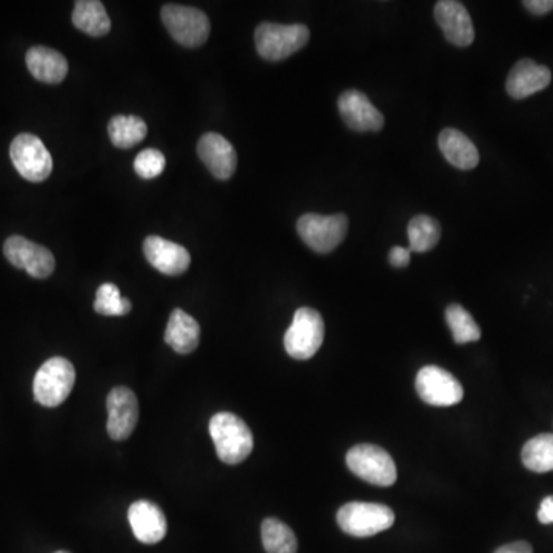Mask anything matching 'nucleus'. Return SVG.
Masks as SVG:
<instances>
[{
    "label": "nucleus",
    "instance_id": "4",
    "mask_svg": "<svg viewBox=\"0 0 553 553\" xmlns=\"http://www.w3.org/2000/svg\"><path fill=\"white\" fill-rule=\"evenodd\" d=\"M76 383V369L67 358L53 357L40 366L34 377L33 391L37 403L57 408L70 397Z\"/></svg>",
    "mask_w": 553,
    "mask_h": 553
},
{
    "label": "nucleus",
    "instance_id": "11",
    "mask_svg": "<svg viewBox=\"0 0 553 553\" xmlns=\"http://www.w3.org/2000/svg\"><path fill=\"white\" fill-rule=\"evenodd\" d=\"M8 262L17 269H24L33 279H48L56 269L53 252L25 237L13 236L4 245Z\"/></svg>",
    "mask_w": 553,
    "mask_h": 553
},
{
    "label": "nucleus",
    "instance_id": "2",
    "mask_svg": "<svg viewBox=\"0 0 553 553\" xmlns=\"http://www.w3.org/2000/svg\"><path fill=\"white\" fill-rule=\"evenodd\" d=\"M309 28L306 25H282L263 22L255 30L257 53L269 62H280L302 50L309 42Z\"/></svg>",
    "mask_w": 553,
    "mask_h": 553
},
{
    "label": "nucleus",
    "instance_id": "34",
    "mask_svg": "<svg viewBox=\"0 0 553 553\" xmlns=\"http://www.w3.org/2000/svg\"><path fill=\"white\" fill-rule=\"evenodd\" d=\"M54 553H70V552H67V550H59V552H54Z\"/></svg>",
    "mask_w": 553,
    "mask_h": 553
},
{
    "label": "nucleus",
    "instance_id": "20",
    "mask_svg": "<svg viewBox=\"0 0 553 553\" xmlns=\"http://www.w3.org/2000/svg\"><path fill=\"white\" fill-rule=\"evenodd\" d=\"M27 67L34 79L50 85L63 82L68 74V60L65 56L42 45L28 50Z\"/></svg>",
    "mask_w": 553,
    "mask_h": 553
},
{
    "label": "nucleus",
    "instance_id": "21",
    "mask_svg": "<svg viewBox=\"0 0 553 553\" xmlns=\"http://www.w3.org/2000/svg\"><path fill=\"white\" fill-rule=\"evenodd\" d=\"M165 342L177 354L188 355L196 351L200 342V326L196 318L186 314L182 309H174L169 315Z\"/></svg>",
    "mask_w": 553,
    "mask_h": 553
},
{
    "label": "nucleus",
    "instance_id": "8",
    "mask_svg": "<svg viewBox=\"0 0 553 553\" xmlns=\"http://www.w3.org/2000/svg\"><path fill=\"white\" fill-rule=\"evenodd\" d=\"M349 220L345 214L320 216L305 214L297 222V232L306 246L317 254H329L342 245L348 234Z\"/></svg>",
    "mask_w": 553,
    "mask_h": 553
},
{
    "label": "nucleus",
    "instance_id": "15",
    "mask_svg": "<svg viewBox=\"0 0 553 553\" xmlns=\"http://www.w3.org/2000/svg\"><path fill=\"white\" fill-rule=\"evenodd\" d=\"M143 254L153 268L171 277L185 274L191 265V254L188 249L159 236L146 237L143 242Z\"/></svg>",
    "mask_w": 553,
    "mask_h": 553
},
{
    "label": "nucleus",
    "instance_id": "22",
    "mask_svg": "<svg viewBox=\"0 0 553 553\" xmlns=\"http://www.w3.org/2000/svg\"><path fill=\"white\" fill-rule=\"evenodd\" d=\"M74 27L93 37L110 33L111 19L99 0H79L73 11Z\"/></svg>",
    "mask_w": 553,
    "mask_h": 553
},
{
    "label": "nucleus",
    "instance_id": "19",
    "mask_svg": "<svg viewBox=\"0 0 553 553\" xmlns=\"http://www.w3.org/2000/svg\"><path fill=\"white\" fill-rule=\"evenodd\" d=\"M438 148L444 159L461 171H471L480 163V153L466 134L455 128H446L438 136Z\"/></svg>",
    "mask_w": 553,
    "mask_h": 553
},
{
    "label": "nucleus",
    "instance_id": "5",
    "mask_svg": "<svg viewBox=\"0 0 553 553\" xmlns=\"http://www.w3.org/2000/svg\"><path fill=\"white\" fill-rule=\"evenodd\" d=\"M325 322L320 312L312 308L295 311L291 326L285 334V349L295 360H309L322 348Z\"/></svg>",
    "mask_w": 553,
    "mask_h": 553
},
{
    "label": "nucleus",
    "instance_id": "17",
    "mask_svg": "<svg viewBox=\"0 0 553 553\" xmlns=\"http://www.w3.org/2000/svg\"><path fill=\"white\" fill-rule=\"evenodd\" d=\"M552 82V73L532 59L515 63L506 80V90L512 99L523 100L546 90Z\"/></svg>",
    "mask_w": 553,
    "mask_h": 553
},
{
    "label": "nucleus",
    "instance_id": "28",
    "mask_svg": "<svg viewBox=\"0 0 553 553\" xmlns=\"http://www.w3.org/2000/svg\"><path fill=\"white\" fill-rule=\"evenodd\" d=\"M133 305L130 300L120 295L119 288L113 283H103L96 292L94 311L106 317H122L130 314Z\"/></svg>",
    "mask_w": 553,
    "mask_h": 553
},
{
    "label": "nucleus",
    "instance_id": "18",
    "mask_svg": "<svg viewBox=\"0 0 553 553\" xmlns=\"http://www.w3.org/2000/svg\"><path fill=\"white\" fill-rule=\"evenodd\" d=\"M128 520L134 537L143 544L160 543L168 532V521L163 510L148 500H139L131 504Z\"/></svg>",
    "mask_w": 553,
    "mask_h": 553
},
{
    "label": "nucleus",
    "instance_id": "26",
    "mask_svg": "<svg viewBox=\"0 0 553 553\" xmlns=\"http://www.w3.org/2000/svg\"><path fill=\"white\" fill-rule=\"evenodd\" d=\"M262 543L266 553H297V537L291 527L277 518L262 523Z\"/></svg>",
    "mask_w": 553,
    "mask_h": 553
},
{
    "label": "nucleus",
    "instance_id": "23",
    "mask_svg": "<svg viewBox=\"0 0 553 553\" xmlns=\"http://www.w3.org/2000/svg\"><path fill=\"white\" fill-rule=\"evenodd\" d=\"M108 136L120 150H130L148 136V126L139 116H114L108 123Z\"/></svg>",
    "mask_w": 553,
    "mask_h": 553
},
{
    "label": "nucleus",
    "instance_id": "31",
    "mask_svg": "<svg viewBox=\"0 0 553 553\" xmlns=\"http://www.w3.org/2000/svg\"><path fill=\"white\" fill-rule=\"evenodd\" d=\"M524 8L535 16H544V14L553 11V0H524Z\"/></svg>",
    "mask_w": 553,
    "mask_h": 553
},
{
    "label": "nucleus",
    "instance_id": "6",
    "mask_svg": "<svg viewBox=\"0 0 553 553\" xmlns=\"http://www.w3.org/2000/svg\"><path fill=\"white\" fill-rule=\"evenodd\" d=\"M349 471L366 483L389 487L397 481V466L388 451L375 444H358L346 455Z\"/></svg>",
    "mask_w": 553,
    "mask_h": 553
},
{
    "label": "nucleus",
    "instance_id": "9",
    "mask_svg": "<svg viewBox=\"0 0 553 553\" xmlns=\"http://www.w3.org/2000/svg\"><path fill=\"white\" fill-rule=\"evenodd\" d=\"M10 157L17 173L28 182H44L53 171V157L50 151L34 134H19L11 142Z\"/></svg>",
    "mask_w": 553,
    "mask_h": 553
},
{
    "label": "nucleus",
    "instance_id": "12",
    "mask_svg": "<svg viewBox=\"0 0 553 553\" xmlns=\"http://www.w3.org/2000/svg\"><path fill=\"white\" fill-rule=\"evenodd\" d=\"M108 423L106 431L114 441H125L133 435L139 421V401L130 388L117 386L106 398Z\"/></svg>",
    "mask_w": 553,
    "mask_h": 553
},
{
    "label": "nucleus",
    "instance_id": "3",
    "mask_svg": "<svg viewBox=\"0 0 553 553\" xmlns=\"http://www.w3.org/2000/svg\"><path fill=\"white\" fill-rule=\"evenodd\" d=\"M395 514L391 507L378 503L352 501L340 507L337 523L345 534L368 538L394 526Z\"/></svg>",
    "mask_w": 553,
    "mask_h": 553
},
{
    "label": "nucleus",
    "instance_id": "1",
    "mask_svg": "<svg viewBox=\"0 0 553 553\" xmlns=\"http://www.w3.org/2000/svg\"><path fill=\"white\" fill-rule=\"evenodd\" d=\"M209 434H211L217 457L223 463H243L251 455L254 449V437L248 424L231 412H219L209 421Z\"/></svg>",
    "mask_w": 553,
    "mask_h": 553
},
{
    "label": "nucleus",
    "instance_id": "7",
    "mask_svg": "<svg viewBox=\"0 0 553 553\" xmlns=\"http://www.w3.org/2000/svg\"><path fill=\"white\" fill-rule=\"evenodd\" d=\"M162 20L168 33L182 47H202L211 33L208 16L199 8L168 4L162 8Z\"/></svg>",
    "mask_w": 553,
    "mask_h": 553
},
{
    "label": "nucleus",
    "instance_id": "10",
    "mask_svg": "<svg viewBox=\"0 0 553 553\" xmlns=\"http://www.w3.org/2000/svg\"><path fill=\"white\" fill-rule=\"evenodd\" d=\"M415 389L424 403L438 408H448L463 400V386L460 381L438 366H424L417 374Z\"/></svg>",
    "mask_w": 553,
    "mask_h": 553
},
{
    "label": "nucleus",
    "instance_id": "32",
    "mask_svg": "<svg viewBox=\"0 0 553 553\" xmlns=\"http://www.w3.org/2000/svg\"><path fill=\"white\" fill-rule=\"evenodd\" d=\"M538 520L541 524L553 523V497H546L541 501L540 510H538Z\"/></svg>",
    "mask_w": 553,
    "mask_h": 553
},
{
    "label": "nucleus",
    "instance_id": "27",
    "mask_svg": "<svg viewBox=\"0 0 553 553\" xmlns=\"http://www.w3.org/2000/svg\"><path fill=\"white\" fill-rule=\"evenodd\" d=\"M446 322L451 329L452 337L457 345L478 342L481 338V329L475 322L471 312L466 311L461 305L448 306L446 309Z\"/></svg>",
    "mask_w": 553,
    "mask_h": 553
},
{
    "label": "nucleus",
    "instance_id": "33",
    "mask_svg": "<svg viewBox=\"0 0 553 553\" xmlns=\"http://www.w3.org/2000/svg\"><path fill=\"white\" fill-rule=\"evenodd\" d=\"M495 553H534V549L526 541H515L501 546L500 549L495 550Z\"/></svg>",
    "mask_w": 553,
    "mask_h": 553
},
{
    "label": "nucleus",
    "instance_id": "16",
    "mask_svg": "<svg viewBox=\"0 0 553 553\" xmlns=\"http://www.w3.org/2000/svg\"><path fill=\"white\" fill-rule=\"evenodd\" d=\"M197 153L216 179L228 180L236 173V148L222 134H203L197 145Z\"/></svg>",
    "mask_w": 553,
    "mask_h": 553
},
{
    "label": "nucleus",
    "instance_id": "24",
    "mask_svg": "<svg viewBox=\"0 0 553 553\" xmlns=\"http://www.w3.org/2000/svg\"><path fill=\"white\" fill-rule=\"evenodd\" d=\"M521 460L529 471L546 474L553 471V434H541L524 444Z\"/></svg>",
    "mask_w": 553,
    "mask_h": 553
},
{
    "label": "nucleus",
    "instance_id": "25",
    "mask_svg": "<svg viewBox=\"0 0 553 553\" xmlns=\"http://www.w3.org/2000/svg\"><path fill=\"white\" fill-rule=\"evenodd\" d=\"M409 249L411 252L431 251L440 242V223L434 217L418 214L409 222L408 226Z\"/></svg>",
    "mask_w": 553,
    "mask_h": 553
},
{
    "label": "nucleus",
    "instance_id": "14",
    "mask_svg": "<svg viewBox=\"0 0 553 553\" xmlns=\"http://www.w3.org/2000/svg\"><path fill=\"white\" fill-rule=\"evenodd\" d=\"M435 20L444 37L455 47H471L475 40L474 24L466 7L457 0H440L434 8Z\"/></svg>",
    "mask_w": 553,
    "mask_h": 553
},
{
    "label": "nucleus",
    "instance_id": "13",
    "mask_svg": "<svg viewBox=\"0 0 553 553\" xmlns=\"http://www.w3.org/2000/svg\"><path fill=\"white\" fill-rule=\"evenodd\" d=\"M338 111L343 122L357 133H377L385 126V116L375 108L365 93L358 90L345 91L338 97Z\"/></svg>",
    "mask_w": 553,
    "mask_h": 553
},
{
    "label": "nucleus",
    "instance_id": "29",
    "mask_svg": "<svg viewBox=\"0 0 553 553\" xmlns=\"http://www.w3.org/2000/svg\"><path fill=\"white\" fill-rule=\"evenodd\" d=\"M166 166V159L163 153L154 148L142 151L137 154L134 160V171L140 179L151 180L159 177L163 173Z\"/></svg>",
    "mask_w": 553,
    "mask_h": 553
},
{
    "label": "nucleus",
    "instance_id": "30",
    "mask_svg": "<svg viewBox=\"0 0 553 553\" xmlns=\"http://www.w3.org/2000/svg\"><path fill=\"white\" fill-rule=\"evenodd\" d=\"M411 262V249L401 248V246H394L389 251V263L394 268H406Z\"/></svg>",
    "mask_w": 553,
    "mask_h": 553
}]
</instances>
